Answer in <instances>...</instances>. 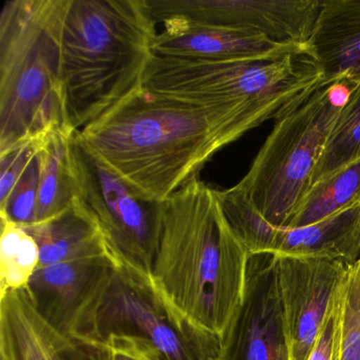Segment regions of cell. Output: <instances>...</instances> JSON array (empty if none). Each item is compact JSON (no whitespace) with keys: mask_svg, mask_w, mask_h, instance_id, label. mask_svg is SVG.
<instances>
[{"mask_svg":"<svg viewBox=\"0 0 360 360\" xmlns=\"http://www.w3.org/2000/svg\"><path fill=\"white\" fill-rule=\"evenodd\" d=\"M250 259L216 189L197 179L165 201L151 286L179 323L222 345L243 300Z\"/></svg>","mask_w":360,"mask_h":360,"instance_id":"1","label":"cell"},{"mask_svg":"<svg viewBox=\"0 0 360 360\" xmlns=\"http://www.w3.org/2000/svg\"><path fill=\"white\" fill-rule=\"evenodd\" d=\"M88 150L142 197L165 202L239 139L218 106L142 89L79 131Z\"/></svg>","mask_w":360,"mask_h":360,"instance_id":"2","label":"cell"},{"mask_svg":"<svg viewBox=\"0 0 360 360\" xmlns=\"http://www.w3.org/2000/svg\"><path fill=\"white\" fill-rule=\"evenodd\" d=\"M155 25L145 0H67L60 77L72 131L142 89L155 56Z\"/></svg>","mask_w":360,"mask_h":360,"instance_id":"3","label":"cell"},{"mask_svg":"<svg viewBox=\"0 0 360 360\" xmlns=\"http://www.w3.org/2000/svg\"><path fill=\"white\" fill-rule=\"evenodd\" d=\"M67 0H9L0 14V153L70 134L60 77Z\"/></svg>","mask_w":360,"mask_h":360,"instance_id":"4","label":"cell"},{"mask_svg":"<svg viewBox=\"0 0 360 360\" xmlns=\"http://www.w3.org/2000/svg\"><path fill=\"white\" fill-rule=\"evenodd\" d=\"M322 82L321 69L309 47L277 58L231 62L155 56L143 87L176 100L220 107L241 138L296 108Z\"/></svg>","mask_w":360,"mask_h":360,"instance_id":"5","label":"cell"},{"mask_svg":"<svg viewBox=\"0 0 360 360\" xmlns=\"http://www.w3.org/2000/svg\"><path fill=\"white\" fill-rule=\"evenodd\" d=\"M345 86L322 82L307 100L280 117L237 184L275 226L288 227L311 187L324 144L345 102H338Z\"/></svg>","mask_w":360,"mask_h":360,"instance_id":"6","label":"cell"},{"mask_svg":"<svg viewBox=\"0 0 360 360\" xmlns=\"http://www.w3.org/2000/svg\"><path fill=\"white\" fill-rule=\"evenodd\" d=\"M69 159L75 201L96 224L111 261L151 286L165 202L134 191L88 150L79 131L69 141Z\"/></svg>","mask_w":360,"mask_h":360,"instance_id":"7","label":"cell"},{"mask_svg":"<svg viewBox=\"0 0 360 360\" xmlns=\"http://www.w3.org/2000/svg\"><path fill=\"white\" fill-rule=\"evenodd\" d=\"M110 336L138 339L164 360H219L221 343L179 323L153 288L115 269L82 314L71 338L98 341Z\"/></svg>","mask_w":360,"mask_h":360,"instance_id":"8","label":"cell"},{"mask_svg":"<svg viewBox=\"0 0 360 360\" xmlns=\"http://www.w3.org/2000/svg\"><path fill=\"white\" fill-rule=\"evenodd\" d=\"M155 24L255 31L280 45H309L320 0H145Z\"/></svg>","mask_w":360,"mask_h":360,"instance_id":"9","label":"cell"},{"mask_svg":"<svg viewBox=\"0 0 360 360\" xmlns=\"http://www.w3.org/2000/svg\"><path fill=\"white\" fill-rule=\"evenodd\" d=\"M220 360H290L275 255L250 256L243 300L223 339Z\"/></svg>","mask_w":360,"mask_h":360,"instance_id":"10","label":"cell"},{"mask_svg":"<svg viewBox=\"0 0 360 360\" xmlns=\"http://www.w3.org/2000/svg\"><path fill=\"white\" fill-rule=\"evenodd\" d=\"M290 360H307L347 267L321 259L278 257Z\"/></svg>","mask_w":360,"mask_h":360,"instance_id":"11","label":"cell"},{"mask_svg":"<svg viewBox=\"0 0 360 360\" xmlns=\"http://www.w3.org/2000/svg\"><path fill=\"white\" fill-rule=\"evenodd\" d=\"M115 269L107 255L39 266L25 290L44 319L70 337L82 314Z\"/></svg>","mask_w":360,"mask_h":360,"instance_id":"12","label":"cell"},{"mask_svg":"<svg viewBox=\"0 0 360 360\" xmlns=\"http://www.w3.org/2000/svg\"><path fill=\"white\" fill-rule=\"evenodd\" d=\"M158 33L153 53L160 58L199 62H231L277 58L309 45H280L260 33L242 29L167 22Z\"/></svg>","mask_w":360,"mask_h":360,"instance_id":"13","label":"cell"},{"mask_svg":"<svg viewBox=\"0 0 360 360\" xmlns=\"http://www.w3.org/2000/svg\"><path fill=\"white\" fill-rule=\"evenodd\" d=\"M1 360H87L82 345L44 319L26 290L0 296Z\"/></svg>","mask_w":360,"mask_h":360,"instance_id":"14","label":"cell"},{"mask_svg":"<svg viewBox=\"0 0 360 360\" xmlns=\"http://www.w3.org/2000/svg\"><path fill=\"white\" fill-rule=\"evenodd\" d=\"M309 45L324 83H360V0H322Z\"/></svg>","mask_w":360,"mask_h":360,"instance_id":"15","label":"cell"},{"mask_svg":"<svg viewBox=\"0 0 360 360\" xmlns=\"http://www.w3.org/2000/svg\"><path fill=\"white\" fill-rule=\"evenodd\" d=\"M271 255L334 261L351 267L360 259V203L302 227H278Z\"/></svg>","mask_w":360,"mask_h":360,"instance_id":"16","label":"cell"},{"mask_svg":"<svg viewBox=\"0 0 360 360\" xmlns=\"http://www.w3.org/2000/svg\"><path fill=\"white\" fill-rule=\"evenodd\" d=\"M25 229L39 245V266L100 255L108 256L100 231L75 200L58 216Z\"/></svg>","mask_w":360,"mask_h":360,"instance_id":"17","label":"cell"},{"mask_svg":"<svg viewBox=\"0 0 360 360\" xmlns=\"http://www.w3.org/2000/svg\"><path fill=\"white\" fill-rule=\"evenodd\" d=\"M72 134H53L39 145V202L35 224L58 216L75 202V180L69 159V141Z\"/></svg>","mask_w":360,"mask_h":360,"instance_id":"18","label":"cell"},{"mask_svg":"<svg viewBox=\"0 0 360 360\" xmlns=\"http://www.w3.org/2000/svg\"><path fill=\"white\" fill-rule=\"evenodd\" d=\"M360 203V159L311 185L288 227H302Z\"/></svg>","mask_w":360,"mask_h":360,"instance_id":"19","label":"cell"},{"mask_svg":"<svg viewBox=\"0 0 360 360\" xmlns=\"http://www.w3.org/2000/svg\"><path fill=\"white\" fill-rule=\"evenodd\" d=\"M360 159V83L351 86L328 134L311 185Z\"/></svg>","mask_w":360,"mask_h":360,"instance_id":"20","label":"cell"},{"mask_svg":"<svg viewBox=\"0 0 360 360\" xmlns=\"http://www.w3.org/2000/svg\"><path fill=\"white\" fill-rule=\"evenodd\" d=\"M219 205L233 233L252 255L271 254L278 226L269 223L238 185L216 191Z\"/></svg>","mask_w":360,"mask_h":360,"instance_id":"21","label":"cell"},{"mask_svg":"<svg viewBox=\"0 0 360 360\" xmlns=\"http://www.w3.org/2000/svg\"><path fill=\"white\" fill-rule=\"evenodd\" d=\"M39 265L34 238L20 225L1 221L0 296L27 288Z\"/></svg>","mask_w":360,"mask_h":360,"instance_id":"22","label":"cell"},{"mask_svg":"<svg viewBox=\"0 0 360 360\" xmlns=\"http://www.w3.org/2000/svg\"><path fill=\"white\" fill-rule=\"evenodd\" d=\"M334 359L360 360V259L347 269L336 292Z\"/></svg>","mask_w":360,"mask_h":360,"instance_id":"23","label":"cell"},{"mask_svg":"<svg viewBox=\"0 0 360 360\" xmlns=\"http://www.w3.org/2000/svg\"><path fill=\"white\" fill-rule=\"evenodd\" d=\"M39 183V163L37 153L8 199L0 203V220L10 221L24 229L34 225L37 219Z\"/></svg>","mask_w":360,"mask_h":360,"instance_id":"24","label":"cell"},{"mask_svg":"<svg viewBox=\"0 0 360 360\" xmlns=\"http://www.w3.org/2000/svg\"><path fill=\"white\" fill-rule=\"evenodd\" d=\"M77 341L83 347L87 360H164L148 343L129 337L110 336L103 340Z\"/></svg>","mask_w":360,"mask_h":360,"instance_id":"25","label":"cell"},{"mask_svg":"<svg viewBox=\"0 0 360 360\" xmlns=\"http://www.w3.org/2000/svg\"><path fill=\"white\" fill-rule=\"evenodd\" d=\"M41 143H26L0 153V203L8 199L37 155Z\"/></svg>","mask_w":360,"mask_h":360,"instance_id":"26","label":"cell"},{"mask_svg":"<svg viewBox=\"0 0 360 360\" xmlns=\"http://www.w3.org/2000/svg\"><path fill=\"white\" fill-rule=\"evenodd\" d=\"M337 326L336 294L330 303L326 319L320 328L313 349L307 360L334 359V340Z\"/></svg>","mask_w":360,"mask_h":360,"instance_id":"27","label":"cell"},{"mask_svg":"<svg viewBox=\"0 0 360 360\" xmlns=\"http://www.w3.org/2000/svg\"><path fill=\"white\" fill-rule=\"evenodd\" d=\"M219 360H220V359H219Z\"/></svg>","mask_w":360,"mask_h":360,"instance_id":"28","label":"cell"}]
</instances>
